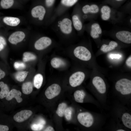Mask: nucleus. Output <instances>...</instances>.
I'll return each mask as SVG.
<instances>
[{
  "label": "nucleus",
  "mask_w": 131,
  "mask_h": 131,
  "mask_svg": "<svg viewBox=\"0 0 131 131\" xmlns=\"http://www.w3.org/2000/svg\"><path fill=\"white\" fill-rule=\"evenodd\" d=\"M99 14L103 21L115 24L122 21L124 18V13L108 5H100Z\"/></svg>",
  "instance_id": "nucleus-1"
},
{
  "label": "nucleus",
  "mask_w": 131,
  "mask_h": 131,
  "mask_svg": "<svg viewBox=\"0 0 131 131\" xmlns=\"http://www.w3.org/2000/svg\"><path fill=\"white\" fill-rule=\"evenodd\" d=\"M100 5L95 3L85 4L81 6V11L84 20L91 21L96 18L99 14Z\"/></svg>",
  "instance_id": "nucleus-2"
},
{
  "label": "nucleus",
  "mask_w": 131,
  "mask_h": 131,
  "mask_svg": "<svg viewBox=\"0 0 131 131\" xmlns=\"http://www.w3.org/2000/svg\"><path fill=\"white\" fill-rule=\"evenodd\" d=\"M81 6L79 4L77 5L71 18L74 29L79 33L85 30L83 24L84 20L81 11Z\"/></svg>",
  "instance_id": "nucleus-3"
},
{
  "label": "nucleus",
  "mask_w": 131,
  "mask_h": 131,
  "mask_svg": "<svg viewBox=\"0 0 131 131\" xmlns=\"http://www.w3.org/2000/svg\"><path fill=\"white\" fill-rule=\"evenodd\" d=\"M59 18L56 23L57 30L65 35L71 34L74 29L71 18L69 17L66 16Z\"/></svg>",
  "instance_id": "nucleus-4"
},
{
  "label": "nucleus",
  "mask_w": 131,
  "mask_h": 131,
  "mask_svg": "<svg viewBox=\"0 0 131 131\" xmlns=\"http://www.w3.org/2000/svg\"><path fill=\"white\" fill-rule=\"evenodd\" d=\"M84 30L87 31L91 37L94 39H98L102 34V28L99 24L94 20L84 25Z\"/></svg>",
  "instance_id": "nucleus-5"
},
{
  "label": "nucleus",
  "mask_w": 131,
  "mask_h": 131,
  "mask_svg": "<svg viewBox=\"0 0 131 131\" xmlns=\"http://www.w3.org/2000/svg\"><path fill=\"white\" fill-rule=\"evenodd\" d=\"M116 90L123 95L131 94V81L126 78H123L118 81L115 85Z\"/></svg>",
  "instance_id": "nucleus-6"
},
{
  "label": "nucleus",
  "mask_w": 131,
  "mask_h": 131,
  "mask_svg": "<svg viewBox=\"0 0 131 131\" xmlns=\"http://www.w3.org/2000/svg\"><path fill=\"white\" fill-rule=\"evenodd\" d=\"M75 57L78 59L84 61H88L91 58V53L85 47L82 46L76 47L73 51Z\"/></svg>",
  "instance_id": "nucleus-7"
},
{
  "label": "nucleus",
  "mask_w": 131,
  "mask_h": 131,
  "mask_svg": "<svg viewBox=\"0 0 131 131\" xmlns=\"http://www.w3.org/2000/svg\"><path fill=\"white\" fill-rule=\"evenodd\" d=\"M77 119L80 124L86 127H91L94 123L93 116L90 113L88 112L79 113L77 116Z\"/></svg>",
  "instance_id": "nucleus-8"
},
{
  "label": "nucleus",
  "mask_w": 131,
  "mask_h": 131,
  "mask_svg": "<svg viewBox=\"0 0 131 131\" xmlns=\"http://www.w3.org/2000/svg\"><path fill=\"white\" fill-rule=\"evenodd\" d=\"M85 77V75L83 72L81 71L75 72L69 78V84L73 87L78 86L83 82Z\"/></svg>",
  "instance_id": "nucleus-9"
},
{
  "label": "nucleus",
  "mask_w": 131,
  "mask_h": 131,
  "mask_svg": "<svg viewBox=\"0 0 131 131\" xmlns=\"http://www.w3.org/2000/svg\"><path fill=\"white\" fill-rule=\"evenodd\" d=\"M61 90L60 86L58 84L54 83L49 86L46 90L45 94L49 99H51L58 96Z\"/></svg>",
  "instance_id": "nucleus-10"
},
{
  "label": "nucleus",
  "mask_w": 131,
  "mask_h": 131,
  "mask_svg": "<svg viewBox=\"0 0 131 131\" xmlns=\"http://www.w3.org/2000/svg\"><path fill=\"white\" fill-rule=\"evenodd\" d=\"M46 11L43 6L38 5L33 7L31 11V14L34 18L40 21H42L44 19Z\"/></svg>",
  "instance_id": "nucleus-11"
},
{
  "label": "nucleus",
  "mask_w": 131,
  "mask_h": 131,
  "mask_svg": "<svg viewBox=\"0 0 131 131\" xmlns=\"http://www.w3.org/2000/svg\"><path fill=\"white\" fill-rule=\"evenodd\" d=\"M52 43V41L49 37L47 36L42 37L35 42L34 47L38 50L44 49L50 46Z\"/></svg>",
  "instance_id": "nucleus-12"
},
{
  "label": "nucleus",
  "mask_w": 131,
  "mask_h": 131,
  "mask_svg": "<svg viewBox=\"0 0 131 131\" xmlns=\"http://www.w3.org/2000/svg\"><path fill=\"white\" fill-rule=\"evenodd\" d=\"M116 38L121 42L125 43H131V32L128 30H118L115 33Z\"/></svg>",
  "instance_id": "nucleus-13"
},
{
  "label": "nucleus",
  "mask_w": 131,
  "mask_h": 131,
  "mask_svg": "<svg viewBox=\"0 0 131 131\" xmlns=\"http://www.w3.org/2000/svg\"><path fill=\"white\" fill-rule=\"evenodd\" d=\"M92 83L98 92L100 94H104L106 91L105 83L102 78L98 76H96L93 79Z\"/></svg>",
  "instance_id": "nucleus-14"
},
{
  "label": "nucleus",
  "mask_w": 131,
  "mask_h": 131,
  "mask_svg": "<svg viewBox=\"0 0 131 131\" xmlns=\"http://www.w3.org/2000/svg\"><path fill=\"white\" fill-rule=\"evenodd\" d=\"M32 112L29 110H22L17 113L13 116V119L16 121L21 123L29 118L32 115Z\"/></svg>",
  "instance_id": "nucleus-15"
},
{
  "label": "nucleus",
  "mask_w": 131,
  "mask_h": 131,
  "mask_svg": "<svg viewBox=\"0 0 131 131\" xmlns=\"http://www.w3.org/2000/svg\"><path fill=\"white\" fill-rule=\"evenodd\" d=\"M25 34L23 32L18 31L12 33L9 36L8 40L11 43L16 45L22 41L25 37Z\"/></svg>",
  "instance_id": "nucleus-16"
},
{
  "label": "nucleus",
  "mask_w": 131,
  "mask_h": 131,
  "mask_svg": "<svg viewBox=\"0 0 131 131\" xmlns=\"http://www.w3.org/2000/svg\"><path fill=\"white\" fill-rule=\"evenodd\" d=\"M22 95L21 92L19 90L13 89L9 91L6 97V99L7 100H10L14 98L18 103L21 102L22 98L21 97Z\"/></svg>",
  "instance_id": "nucleus-17"
},
{
  "label": "nucleus",
  "mask_w": 131,
  "mask_h": 131,
  "mask_svg": "<svg viewBox=\"0 0 131 131\" xmlns=\"http://www.w3.org/2000/svg\"><path fill=\"white\" fill-rule=\"evenodd\" d=\"M118 46V44L116 41H112L108 44H103L100 48V50L104 52H107L114 49Z\"/></svg>",
  "instance_id": "nucleus-18"
},
{
  "label": "nucleus",
  "mask_w": 131,
  "mask_h": 131,
  "mask_svg": "<svg viewBox=\"0 0 131 131\" xmlns=\"http://www.w3.org/2000/svg\"><path fill=\"white\" fill-rule=\"evenodd\" d=\"M3 21L7 25L12 26L18 25L20 23V19L17 17L7 16L4 18Z\"/></svg>",
  "instance_id": "nucleus-19"
},
{
  "label": "nucleus",
  "mask_w": 131,
  "mask_h": 131,
  "mask_svg": "<svg viewBox=\"0 0 131 131\" xmlns=\"http://www.w3.org/2000/svg\"><path fill=\"white\" fill-rule=\"evenodd\" d=\"M126 0H104L102 4L108 5L112 7L117 9L120 7Z\"/></svg>",
  "instance_id": "nucleus-20"
},
{
  "label": "nucleus",
  "mask_w": 131,
  "mask_h": 131,
  "mask_svg": "<svg viewBox=\"0 0 131 131\" xmlns=\"http://www.w3.org/2000/svg\"><path fill=\"white\" fill-rule=\"evenodd\" d=\"M65 64V62L63 60L57 57L53 58L50 61V64L52 67L56 69L64 66Z\"/></svg>",
  "instance_id": "nucleus-21"
},
{
  "label": "nucleus",
  "mask_w": 131,
  "mask_h": 131,
  "mask_svg": "<svg viewBox=\"0 0 131 131\" xmlns=\"http://www.w3.org/2000/svg\"><path fill=\"white\" fill-rule=\"evenodd\" d=\"M121 119L123 125L126 127L131 129V115L128 113H124L122 115Z\"/></svg>",
  "instance_id": "nucleus-22"
},
{
  "label": "nucleus",
  "mask_w": 131,
  "mask_h": 131,
  "mask_svg": "<svg viewBox=\"0 0 131 131\" xmlns=\"http://www.w3.org/2000/svg\"><path fill=\"white\" fill-rule=\"evenodd\" d=\"M85 96V92L82 90H77L74 92V96L75 101L79 103H83Z\"/></svg>",
  "instance_id": "nucleus-23"
},
{
  "label": "nucleus",
  "mask_w": 131,
  "mask_h": 131,
  "mask_svg": "<svg viewBox=\"0 0 131 131\" xmlns=\"http://www.w3.org/2000/svg\"><path fill=\"white\" fill-rule=\"evenodd\" d=\"M0 98L3 99L6 97L9 91L8 85L3 82H0Z\"/></svg>",
  "instance_id": "nucleus-24"
},
{
  "label": "nucleus",
  "mask_w": 131,
  "mask_h": 131,
  "mask_svg": "<svg viewBox=\"0 0 131 131\" xmlns=\"http://www.w3.org/2000/svg\"><path fill=\"white\" fill-rule=\"evenodd\" d=\"M33 90V85L30 82H27L23 84L22 87V90L23 93L25 94H30Z\"/></svg>",
  "instance_id": "nucleus-25"
},
{
  "label": "nucleus",
  "mask_w": 131,
  "mask_h": 131,
  "mask_svg": "<svg viewBox=\"0 0 131 131\" xmlns=\"http://www.w3.org/2000/svg\"><path fill=\"white\" fill-rule=\"evenodd\" d=\"M43 77L42 74H38L34 76L33 79L34 86L37 89H39L41 87L43 82Z\"/></svg>",
  "instance_id": "nucleus-26"
},
{
  "label": "nucleus",
  "mask_w": 131,
  "mask_h": 131,
  "mask_svg": "<svg viewBox=\"0 0 131 131\" xmlns=\"http://www.w3.org/2000/svg\"><path fill=\"white\" fill-rule=\"evenodd\" d=\"M29 72L26 71H18L15 74V78L18 81H24L27 77Z\"/></svg>",
  "instance_id": "nucleus-27"
},
{
  "label": "nucleus",
  "mask_w": 131,
  "mask_h": 131,
  "mask_svg": "<svg viewBox=\"0 0 131 131\" xmlns=\"http://www.w3.org/2000/svg\"><path fill=\"white\" fill-rule=\"evenodd\" d=\"M67 106V105L65 103H62L59 104L56 112L58 116L60 117H63Z\"/></svg>",
  "instance_id": "nucleus-28"
},
{
  "label": "nucleus",
  "mask_w": 131,
  "mask_h": 131,
  "mask_svg": "<svg viewBox=\"0 0 131 131\" xmlns=\"http://www.w3.org/2000/svg\"><path fill=\"white\" fill-rule=\"evenodd\" d=\"M36 58V56L30 52H25L23 53V59L25 62L34 60Z\"/></svg>",
  "instance_id": "nucleus-29"
},
{
  "label": "nucleus",
  "mask_w": 131,
  "mask_h": 131,
  "mask_svg": "<svg viewBox=\"0 0 131 131\" xmlns=\"http://www.w3.org/2000/svg\"><path fill=\"white\" fill-rule=\"evenodd\" d=\"M14 0H1L0 5L4 9H7L11 8L13 5Z\"/></svg>",
  "instance_id": "nucleus-30"
},
{
  "label": "nucleus",
  "mask_w": 131,
  "mask_h": 131,
  "mask_svg": "<svg viewBox=\"0 0 131 131\" xmlns=\"http://www.w3.org/2000/svg\"><path fill=\"white\" fill-rule=\"evenodd\" d=\"M122 9V12L124 13L130 14L131 12V1H129L123 6Z\"/></svg>",
  "instance_id": "nucleus-31"
},
{
  "label": "nucleus",
  "mask_w": 131,
  "mask_h": 131,
  "mask_svg": "<svg viewBox=\"0 0 131 131\" xmlns=\"http://www.w3.org/2000/svg\"><path fill=\"white\" fill-rule=\"evenodd\" d=\"M72 109L70 107H67L64 112V115L67 120H70L72 118Z\"/></svg>",
  "instance_id": "nucleus-32"
},
{
  "label": "nucleus",
  "mask_w": 131,
  "mask_h": 131,
  "mask_svg": "<svg viewBox=\"0 0 131 131\" xmlns=\"http://www.w3.org/2000/svg\"><path fill=\"white\" fill-rule=\"evenodd\" d=\"M14 66L16 69L21 70L25 68L26 67V65L23 62H16L14 63Z\"/></svg>",
  "instance_id": "nucleus-33"
},
{
  "label": "nucleus",
  "mask_w": 131,
  "mask_h": 131,
  "mask_svg": "<svg viewBox=\"0 0 131 131\" xmlns=\"http://www.w3.org/2000/svg\"><path fill=\"white\" fill-rule=\"evenodd\" d=\"M78 0H62V3L67 6H73L76 3Z\"/></svg>",
  "instance_id": "nucleus-34"
},
{
  "label": "nucleus",
  "mask_w": 131,
  "mask_h": 131,
  "mask_svg": "<svg viewBox=\"0 0 131 131\" xmlns=\"http://www.w3.org/2000/svg\"><path fill=\"white\" fill-rule=\"evenodd\" d=\"M43 127V125L41 123L34 124L31 127L33 131H40Z\"/></svg>",
  "instance_id": "nucleus-35"
},
{
  "label": "nucleus",
  "mask_w": 131,
  "mask_h": 131,
  "mask_svg": "<svg viewBox=\"0 0 131 131\" xmlns=\"http://www.w3.org/2000/svg\"><path fill=\"white\" fill-rule=\"evenodd\" d=\"M6 44L5 39L3 37L0 36V51L4 49Z\"/></svg>",
  "instance_id": "nucleus-36"
},
{
  "label": "nucleus",
  "mask_w": 131,
  "mask_h": 131,
  "mask_svg": "<svg viewBox=\"0 0 131 131\" xmlns=\"http://www.w3.org/2000/svg\"><path fill=\"white\" fill-rule=\"evenodd\" d=\"M55 0H45L46 7L49 8L52 7L54 4Z\"/></svg>",
  "instance_id": "nucleus-37"
},
{
  "label": "nucleus",
  "mask_w": 131,
  "mask_h": 131,
  "mask_svg": "<svg viewBox=\"0 0 131 131\" xmlns=\"http://www.w3.org/2000/svg\"><path fill=\"white\" fill-rule=\"evenodd\" d=\"M121 55L119 54H111L109 55V57L112 59H118L120 58Z\"/></svg>",
  "instance_id": "nucleus-38"
},
{
  "label": "nucleus",
  "mask_w": 131,
  "mask_h": 131,
  "mask_svg": "<svg viewBox=\"0 0 131 131\" xmlns=\"http://www.w3.org/2000/svg\"><path fill=\"white\" fill-rule=\"evenodd\" d=\"M9 129V128L7 126L0 124V131H8Z\"/></svg>",
  "instance_id": "nucleus-39"
},
{
  "label": "nucleus",
  "mask_w": 131,
  "mask_h": 131,
  "mask_svg": "<svg viewBox=\"0 0 131 131\" xmlns=\"http://www.w3.org/2000/svg\"><path fill=\"white\" fill-rule=\"evenodd\" d=\"M126 65L130 67H131V56H130L126 60Z\"/></svg>",
  "instance_id": "nucleus-40"
},
{
  "label": "nucleus",
  "mask_w": 131,
  "mask_h": 131,
  "mask_svg": "<svg viewBox=\"0 0 131 131\" xmlns=\"http://www.w3.org/2000/svg\"><path fill=\"white\" fill-rule=\"evenodd\" d=\"M5 75V73L0 68V80L4 78Z\"/></svg>",
  "instance_id": "nucleus-41"
},
{
  "label": "nucleus",
  "mask_w": 131,
  "mask_h": 131,
  "mask_svg": "<svg viewBox=\"0 0 131 131\" xmlns=\"http://www.w3.org/2000/svg\"><path fill=\"white\" fill-rule=\"evenodd\" d=\"M43 131H54L55 130L53 127L51 126H49L47 127Z\"/></svg>",
  "instance_id": "nucleus-42"
},
{
  "label": "nucleus",
  "mask_w": 131,
  "mask_h": 131,
  "mask_svg": "<svg viewBox=\"0 0 131 131\" xmlns=\"http://www.w3.org/2000/svg\"><path fill=\"white\" fill-rule=\"evenodd\" d=\"M116 131H125V130H124L123 129H117Z\"/></svg>",
  "instance_id": "nucleus-43"
}]
</instances>
